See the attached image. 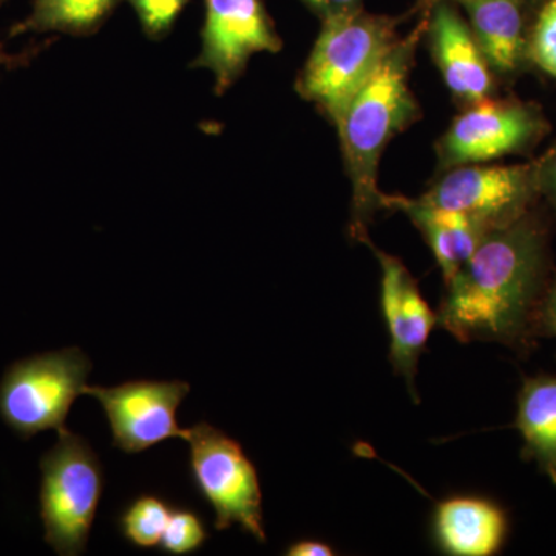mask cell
Segmentation results:
<instances>
[{
	"mask_svg": "<svg viewBox=\"0 0 556 556\" xmlns=\"http://www.w3.org/2000/svg\"><path fill=\"white\" fill-rule=\"evenodd\" d=\"M548 283V237L535 211L485 233L471 257L445 281L438 325L457 342L519 348Z\"/></svg>",
	"mask_w": 556,
	"mask_h": 556,
	"instance_id": "cell-1",
	"label": "cell"
},
{
	"mask_svg": "<svg viewBox=\"0 0 556 556\" xmlns=\"http://www.w3.org/2000/svg\"><path fill=\"white\" fill-rule=\"evenodd\" d=\"M419 5L420 20L416 27L401 36L371 79L350 102L336 127L351 182L348 232L358 243L368 239L369 225L378 212L386 211V193L379 189L378 175L387 146L422 119V109L409 87L428 16V5Z\"/></svg>",
	"mask_w": 556,
	"mask_h": 556,
	"instance_id": "cell-2",
	"label": "cell"
},
{
	"mask_svg": "<svg viewBox=\"0 0 556 556\" xmlns=\"http://www.w3.org/2000/svg\"><path fill=\"white\" fill-rule=\"evenodd\" d=\"M407 14L368 13L365 9L320 22L308 60L295 80L299 97L338 127L343 113L401 39Z\"/></svg>",
	"mask_w": 556,
	"mask_h": 556,
	"instance_id": "cell-3",
	"label": "cell"
},
{
	"mask_svg": "<svg viewBox=\"0 0 556 556\" xmlns=\"http://www.w3.org/2000/svg\"><path fill=\"white\" fill-rule=\"evenodd\" d=\"M58 437L39 464L43 540L58 555L78 556L86 552L100 507L104 471L86 439L67 428Z\"/></svg>",
	"mask_w": 556,
	"mask_h": 556,
	"instance_id": "cell-4",
	"label": "cell"
},
{
	"mask_svg": "<svg viewBox=\"0 0 556 556\" xmlns=\"http://www.w3.org/2000/svg\"><path fill=\"white\" fill-rule=\"evenodd\" d=\"M91 368L78 346L14 362L0 380V419L24 441L47 430L60 433L70 408L86 390Z\"/></svg>",
	"mask_w": 556,
	"mask_h": 556,
	"instance_id": "cell-5",
	"label": "cell"
},
{
	"mask_svg": "<svg viewBox=\"0 0 556 556\" xmlns=\"http://www.w3.org/2000/svg\"><path fill=\"white\" fill-rule=\"evenodd\" d=\"M193 484L215 514V529L239 526L266 543L257 468L240 442L207 422L186 428Z\"/></svg>",
	"mask_w": 556,
	"mask_h": 556,
	"instance_id": "cell-6",
	"label": "cell"
},
{
	"mask_svg": "<svg viewBox=\"0 0 556 556\" xmlns=\"http://www.w3.org/2000/svg\"><path fill=\"white\" fill-rule=\"evenodd\" d=\"M434 144L439 170L526 155L551 134L543 108L518 98H489L460 109Z\"/></svg>",
	"mask_w": 556,
	"mask_h": 556,
	"instance_id": "cell-7",
	"label": "cell"
},
{
	"mask_svg": "<svg viewBox=\"0 0 556 556\" xmlns=\"http://www.w3.org/2000/svg\"><path fill=\"white\" fill-rule=\"evenodd\" d=\"M420 199L460 212L485 229L503 228L533 211L541 199L538 161L453 167L442 172Z\"/></svg>",
	"mask_w": 556,
	"mask_h": 556,
	"instance_id": "cell-8",
	"label": "cell"
},
{
	"mask_svg": "<svg viewBox=\"0 0 556 556\" xmlns=\"http://www.w3.org/2000/svg\"><path fill=\"white\" fill-rule=\"evenodd\" d=\"M283 40L263 0H204L201 50L192 68L211 72L218 97L243 75L258 53H280Z\"/></svg>",
	"mask_w": 556,
	"mask_h": 556,
	"instance_id": "cell-9",
	"label": "cell"
},
{
	"mask_svg": "<svg viewBox=\"0 0 556 556\" xmlns=\"http://www.w3.org/2000/svg\"><path fill=\"white\" fill-rule=\"evenodd\" d=\"M185 380H127L115 387H86L97 399L112 430L113 447L137 455L172 438H185L177 409L188 396Z\"/></svg>",
	"mask_w": 556,
	"mask_h": 556,
	"instance_id": "cell-10",
	"label": "cell"
},
{
	"mask_svg": "<svg viewBox=\"0 0 556 556\" xmlns=\"http://www.w3.org/2000/svg\"><path fill=\"white\" fill-rule=\"evenodd\" d=\"M378 258L380 273V305L390 336V362L394 372L407 382L409 394L419 402L415 379L419 358L438 325V314L430 308L416 278L401 258L388 254L372 243L362 241Z\"/></svg>",
	"mask_w": 556,
	"mask_h": 556,
	"instance_id": "cell-11",
	"label": "cell"
},
{
	"mask_svg": "<svg viewBox=\"0 0 556 556\" xmlns=\"http://www.w3.org/2000/svg\"><path fill=\"white\" fill-rule=\"evenodd\" d=\"M424 42L459 109L497 97L500 80L455 2L428 5Z\"/></svg>",
	"mask_w": 556,
	"mask_h": 556,
	"instance_id": "cell-12",
	"label": "cell"
},
{
	"mask_svg": "<svg viewBox=\"0 0 556 556\" xmlns=\"http://www.w3.org/2000/svg\"><path fill=\"white\" fill-rule=\"evenodd\" d=\"M500 84H511L532 70L529 31L533 14L525 0H457Z\"/></svg>",
	"mask_w": 556,
	"mask_h": 556,
	"instance_id": "cell-13",
	"label": "cell"
},
{
	"mask_svg": "<svg viewBox=\"0 0 556 556\" xmlns=\"http://www.w3.org/2000/svg\"><path fill=\"white\" fill-rule=\"evenodd\" d=\"M383 208L407 215L434 255L444 283L455 276L471 257L485 233L490 232L473 218L460 212L433 206L420 197L412 199L386 193Z\"/></svg>",
	"mask_w": 556,
	"mask_h": 556,
	"instance_id": "cell-14",
	"label": "cell"
},
{
	"mask_svg": "<svg viewBox=\"0 0 556 556\" xmlns=\"http://www.w3.org/2000/svg\"><path fill=\"white\" fill-rule=\"evenodd\" d=\"M507 530L506 511L484 497H450L434 508V541L448 555H495L506 541Z\"/></svg>",
	"mask_w": 556,
	"mask_h": 556,
	"instance_id": "cell-15",
	"label": "cell"
},
{
	"mask_svg": "<svg viewBox=\"0 0 556 556\" xmlns=\"http://www.w3.org/2000/svg\"><path fill=\"white\" fill-rule=\"evenodd\" d=\"M515 427L525 439L522 455L556 485V376L525 379Z\"/></svg>",
	"mask_w": 556,
	"mask_h": 556,
	"instance_id": "cell-16",
	"label": "cell"
},
{
	"mask_svg": "<svg viewBox=\"0 0 556 556\" xmlns=\"http://www.w3.org/2000/svg\"><path fill=\"white\" fill-rule=\"evenodd\" d=\"M123 0H33L24 21L10 28V38L27 33H64L70 36L94 35Z\"/></svg>",
	"mask_w": 556,
	"mask_h": 556,
	"instance_id": "cell-17",
	"label": "cell"
},
{
	"mask_svg": "<svg viewBox=\"0 0 556 556\" xmlns=\"http://www.w3.org/2000/svg\"><path fill=\"white\" fill-rule=\"evenodd\" d=\"M172 506L164 497L142 493L121 510L118 529L127 543L138 548L159 547Z\"/></svg>",
	"mask_w": 556,
	"mask_h": 556,
	"instance_id": "cell-18",
	"label": "cell"
},
{
	"mask_svg": "<svg viewBox=\"0 0 556 556\" xmlns=\"http://www.w3.org/2000/svg\"><path fill=\"white\" fill-rule=\"evenodd\" d=\"M530 67L556 80V0H546L533 13L529 31Z\"/></svg>",
	"mask_w": 556,
	"mask_h": 556,
	"instance_id": "cell-19",
	"label": "cell"
},
{
	"mask_svg": "<svg viewBox=\"0 0 556 556\" xmlns=\"http://www.w3.org/2000/svg\"><path fill=\"white\" fill-rule=\"evenodd\" d=\"M207 540L206 525L197 511L188 507H172L160 544L164 554L174 556L195 554Z\"/></svg>",
	"mask_w": 556,
	"mask_h": 556,
	"instance_id": "cell-20",
	"label": "cell"
},
{
	"mask_svg": "<svg viewBox=\"0 0 556 556\" xmlns=\"http://www.w3.org/2000/svg\"><path fill=\"white\" fill-rule=\"evenodd\" d=\"M150 40L166 38L189 0H127Z\"/></svg>",
	"mask_w": 556,
	"mask_h": 556,
	"instance_id": "cell-21",
	"label": "cell"
},
{
	"mask_svg": "<svg viewBox=\"0 0 556 556\" xmlns=\"http://www.w3.org/2000/svg\"><path fill=\"white\" fill-rule=\"evenodd\" d=\"M533 336L556 338V274L548 278L533 320Z\"/></svg>",
	"mask_w": 556,
	"mask_h": 556,
	"instance_id": "cell-22",
	"label": "cell"
},
{
	"mask_svg": "<svg viewBox=\"0 0 556 556\" xmlns=\"http://www.w3.org/2000/svg\"><path fill=\"white\" fill-rule=\"evenodd\" d=\"M536 161L541 199H546L556 214V144Z\"/></svg>",
	"mask_w": 556,
	"mask_h": 556,
	"instance_id": "cell-23",
	"label": "cell"
},
{
	"mask_svg": "<svg viewBox=\"0 0 556 556\" xmlns=\"http://www.w3.org/2000/svg\"><path fill=\"white\" fill-rule=\"evenodd\" d=\"M318 17V21L331 20L340 14L351 13L358 9H364V0H300Z\"/></svg>",
	"mask_w": 556,
	"mask_h": 556,
	"instance_id": "cell-24",
	"label": "cell"
},
{
	"mask_svg": "<svg viewBox=\"0 0 556 556\" xmlns=\"http://www.w3.org/2000/svg\"><path fill=\"white\" fill-rule=\"evenodd\" d=\"M285 554L288 556H332L336 555V551L324 541L305 538V540L294 541Z\"/></svg>",
	"mask_w": 556,
	"mask_h": 556,
	"instance_id": "cell-25",
	"label": "cell"
},
{
	"mask_svg": "<svg viewBox=\"0 0 556 556\" xmlns=\"http://www.w3.org/2000/svg\"><path fill=\"white\" fill-rule=\"evenodd\" d=\"M39 49H31L28 51H24L21 54H10L9 51L3 49L2 42H0V67L5 68H17L24 67L28 62L31 61V58L38 53Z\"/></svg>",
	"mask_w": 556,
	"mask_h": 556,
	"instance_id": "cell-26",
	"label": "cell"
},
{
	"mask_svg": "<svg viewBox=\"0 0 556 556\" xmlns=\"http://www.w3.org/2000/svg\"><path fill=\"white\" fill-rule=\"evenodd\" d=\"M544 2H546V0H525L527 9H529L532 14L535 13Z\"/></svg>",
	"mask_w": 556,
	"mask_h": 556,
	"instance_id": "cell-27",
	"label": "cell"
},
{
	"mask_svg": "<svg viewBox=\"0 0 556 556\" xmlns=\"http://www.w3.org/2000/svg\"><path fill=\"white\" fill-rule=\"evenodd\" d=\"M441 2V0H417V3H422V5H431V3ZM450 2H457V0H450Z\"/></svg>",
	"mask_w": 556,
	"mask_h": 556,
	"instance_id": "cell-28",
	"label": "cell"
},
{
	"mask_svg": "<svg viewBox=\"0 0 556 556\" xmlns=\"http://www.w3.org/2000/svg\"><path fill=\"white\" fill-rule=\"evenodd\" d=\"M7 2H9V0H0V7H2L3 3H7Z\"/></svg>",
	"mask_w": 556,
	"mask_h": 556,
	"instance_id": "cell-29",
	"label": "cell"
}]
</instances>
